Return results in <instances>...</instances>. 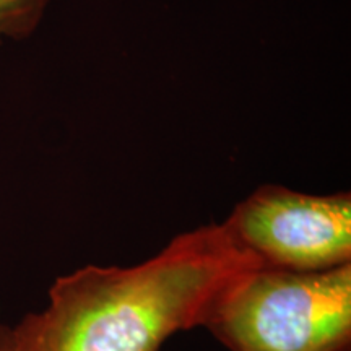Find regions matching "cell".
Instances as JSON below:
<instances>
[{
	"instance_id": "277c9868",
	"label": "cell",
	"mask_w": 351,
	"mask_h": 351,
	"mask_svg": "<svg viewBox=\"0 0 351 351\" xmlns=\"http://www.w3.org/2000/svg\"><path fill=\"white\" fill-rule=\"evenodd\" d=\"M51 0H0V46L29 38L41 23Z\"/></svg>"
},
{
	"instance_id": "5b68a950",
	"label": "cell",
	"mask_w": 351,
	"mask_h": 351,
	"mask_svg": "<svg viewBox=\"0 0 351 351\" xmlns=\"http://www.w3.org/2000/svg\"><path fill=\"white\" fill-rule=\"evenodd\" d=\"M0 351H26L16 326H0Z\"/></svg>"
},
{
	"instance_id": "7a4b0ae2",
	"label": "cell",
	"mask_w": 351,
	"mask_h": 351,
	"mask_svg": "<svg viewBox=\"0 0 351 351\" xmlns=\"http://www.w3.org/2000/svg\"><path fill=\"white\" fill-rule=\"evenodd\" d=\"M205 328L230 351H351V263L257 267L223 295Z\"/></svg>"
},
{
	"instance_id": "6da1fadb",
	"label": "cell",
	"mask_w": 351,
	"mask_h": 351,
	"mask_svg": "<svg viewBox=\"0 0 351 351\" xmlns=\"http://www.w3.org/2000/svg\"><path fill=\"white\" fill-rule=\"evenodd\" d=\"M257 267L221 223L200 226L138 265L57 276L46 309L16 328L26 351H158L174 333L205 327L223 295Z\"/></svg>"
},
{
	"instance_id": "3957f363",
	"label": "cell",
	"mask_w": 351,
	"mask_h": 351,
	"mask_svg": "<svg viewBox=\"0 0 351 351\" xmlns=\"http://www.w3.org/2000/svg\"><path fill=\"white\" fill-rule=\"evenodd\" d=\"M261 267L322 271L351 263V195L262 186L221 223Z\"/></svg>"
}]
</instances>
